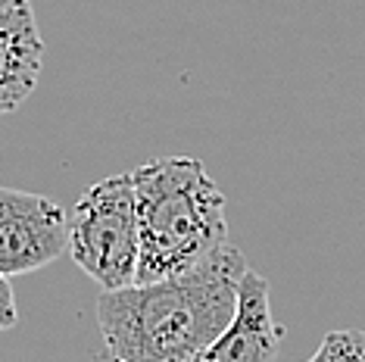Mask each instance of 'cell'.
<instances>
[{"label":"cell","mask_w":365,"mask_h":362,"mask_svg":"<svg viewBox=\"0 0 365 362\" xmlns=\"http://www.w3.org/2000/svg\"><path fill=\"white\" fill-rule=\"evenodd\" d=\"M247 257L222 244L206 259L150 284H128L97 297V325L115 359L187 362L228 328Z\"/></svg>","instance_id":"cell-1"},{"label":"cell","mask_w":365,"mask_h":362,"mask_svg":"<svg viewBox=\"0 0 365 362\" xmlns=\"http://www.w3.org/2000/svg\"><path fill=\"white\" fill-rule=\"evenodd\" d=\"M138 203V281L150 284L185 272L228 244L225 194L200 160L160 156L131 172Z\"/></svg>","instance_id":"cell-2"},{"label":"cell","mask_w":365,"mask_h":362,"mask_svg":"<svg viewBox=\"0 0 365 362\" xmlns=\"http://www.w3.org/2000/svg\"><path fill=\"white\" fill-rule=\"evenodd\" d=\"M69 257L103 291L138 281L140 234L131 172L101 178L78 197L69 216Z\"/></svg>","instance_id":"cell-3"},{"label":"cell","mask_w":365,"mask_h":362,"mask_svg":"<svg viewBox=\"0 0 365 362\" xmlns=\"http://www.w3.org/2000/svg\"><path fill=\"white\" fill-rule=\"evenodd\" d=\"M69 250V216L51 197L0 187V275H29Z\"/></svg>","instance_id":"cell-4"},{"label":"cell","mask_w":365,"mask_h":362,"mask_svg":"<svg viewBox=\"0 0 365 362\" xmlns=\"http://www.w3.org/2000/svg\"><path fill=\"white\" fill-rule=\"evenodd\" d=\"M281 325L272 316L269 284L247 269L237 287V309L228 328L187 362H272L281 347Z\"/></svg>","instance_id":"cell-5"},{"label":"cell","mask_w":365,"mask_h":362,"mask_svg":"<svg viewBox=\"0 0 365 362\" xmlns=\"http://www.w3.org/2000/svg\"><path fill=\"white\" fill-rule=\"evenodd\" d=\"M44 41L31 0H0V116L19 110L35 94Z\"/></svg>","instance_id":"cell-6"},{"label":"cell","mask_w":365,"mask_h":362,"mask_svg":"<svg viewBox=\"0 0 365 362\" xmlns=\"http://www.w3.org/2000/svg\"><path fill=\"white\" fill-rule=\"evenodd\" d=\"M312 359L315 362H365V331L362 328L328 331Z\"/></svg>","instance_id":"cell-7"},{"label":"cell","mask_w":365,"mask_h":362,"mask_svg":"<svg viewBox=\"0 0 365 362\" xmlns=\"http://www.w3.org/2000/svg\"><path fill=\"white\" fill-rule=\"evenodd\" d=\"M16 322H19V312H16V297H13L10 278L0 275V331H10Z\"/></svg>","instance_id":"cell-8"},{"label":"cell","mask_w":365,"mask_h":362,"mask_svg":"<svg viewBox=\"0 0 365 362\" xmlns=\"http://www.w3.org/2000/svg\"><path fill=\"white\" fill-rule=\"evenodd\" d=\"M110 362H128V359H115V356H113V359H110Z\"/></svg>","instance_id":"cell-9"},{"label":"cell","mask_w":365,"mask_h":362,"mask_svg":"<svg viewBox=\"0 0 365 362\" xmlns=\"http://www.w3.org/2000/svg\"><path fill=\"white\" fill-rule=\"evenodd\" d=\"M309 362H315V359H309Z\"/></svg>","instance_id":"cell-10"}]
</instances>
